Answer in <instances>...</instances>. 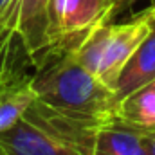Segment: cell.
Segmentation results:
<instances>
[{
  "mask_svg": "<svg viewBox=\"0 0 155 155\" xmlns=\"http://www.w3.org/2000/svg\"><path fill=\"white\" fill-rule=\"evenodd\" d=\"M40 101L69 116L108 123L117 117L119 99L114 88L78 61L74 49H49L31 76Z\"/></svg>",
  "mask_w": 155,
  "mask_h": 155,
  "instance_id": "6da1fadb",
  "label": "cell"
},
{
  "mask_svg": "<svg viewBox=\"0 0 155 155\" xmlns=\"http://www.w3.org/2000/svg\"><path fill=\"white\" fill-rule=\"evenodd\" d=\"M152 27L153 20L150 9L123 24L105 22L92 29L88 36L74 47V54L87 71L114 88L124 63L148 36Z\"/></svg>",
  "mask_w": 155,
  "mask_h": 155,
  "instance_id": "7a4b0ae2",
  "label": "cell"
},
{
  "mask_svg": "<svg viewBox=\"0 0 155 155\" xmlns=\"http://www.w3.org/2000/svg\"><path fill=\"white\" fill-rule=\"evenodd\" d=\"M119 9L116 0H51V49H74L92 29L110 20Z\"/></svg>",
  "mask_w": 155,
  "mask_h": 155,
  "instance_id": "3957f363",
  "label": "cell"
},
{
  "mask_svg": "<svg viewBox=\"0 0 155 155\" xmlns=\"http://www.w3.org/2000/svg\"><path fill=\"white\" fill-rule=\"evenodd\" d=\"M24 117L40 124L41 128H45L47 132H51L52 135H56L58 139H61L63 143L72 146L79 153L92 155V152H94V143H96V135H97L101 123L69 116V114L40 101L38 97L25 110Z\"/></svg>",
  "mask_w": 155,
  "mask_h": 155,
  "instance_id": "277c9868",
  "label": "cell"
},
{
  "mask_svg": "<svg viewBox=\"0 0 155 155\" xmlns=\"http://www.w3.org/2000/svg\"><path fill=\"white\" fill-rule=\"evenodd\" d=\"M2 155H83L40 124L20 117L13 126L0 132Z\"/></svg>",
  "mask_w": 155,
  "mask_h": 155,
  "instance_id": "5b68a950",
  "label": "cell"
},
{
  "mask_svg": "<svg viewBox=\"0 0 155 155\" xmlns=\"http://www.w3.org/2000/svg\"><path fill=\"white\" fill-rule=\"evenodd\" d=\"M36 99L31 76L16 67L0 72V132L13 126Z\"/></svg>",
  "mask_w": 155,
  "mask_h": 155,
  "instance_id": "8992f818",
  "label": "cell"
},
{
  "mask_svg": "<svg viewBox=\"0 0 155 155\" xmlns=\"http://www.w3.org/2000/svg\"><path fill=\"white\" fill-rule=\"evenodd\" d=\"M152 81H155V24L148 36L124 63L117 76L114 92L121 103V99H124L128 94L146 87Z\"/></svg>",
  "mask_w": 155,
  "mask_h": 155,
  "instance_id": "52a82bcc",
  "label": "cell"
},
{
  "mask_svg": "<svg viewBox=\"0 0 155 155\" xmlns=\"http://www.w3.org/2000/svg\"><path fill=\"white\" fill-rule=\"evenodd\" d=\"M143 134L116 117L99 126L92 155H148Z\"/></svg>",
  "mask_w": 155,
  "mask_h": 155,
  "instance_id": "ba28073f",
  "label": "cell"
},
{
  "mask_svg": "<svg viewBox=\"0 0 155 155\" xmlns=\"http://www.w3.org/2000/svg\"><path fill=\"white\" fill-rule=\"evenodd\" d=\"M117 119L139 128L143 132L155 130V87L148 83L146 87L128 94L121 99L117 108Z\"/></svg>",
  "mask_w": 155,
  "mask_h": 155,
  "instance_id": "9c48e42d",
  "label": "cell"
},
{
  "mask_svg": "<svg viewBox=\"0 0 155 155\" xmlns=\"http://www.w3.org/2000/svg\"><path fill=\"white\" fill-rule=\"evenodd\" d=\"M143 141H144V146L148 150V155H155V130L153 132H144Z\"/></svg>",
  "mask_w": 155,
  "mask_h": 155,
  "instance_id": "30bf717a",
  "label": "cell"
},
{
  "mask_svg": "<svg viewBox=\"0 0 155 155\" xmlns=\"http://www.w3.org/2000/svg\"><path fill=\"white\" fill-rule=\"evenodd\" d=\"M9 2H11V0H0V16L4 15V11H5V7L9 5Z\"/></svg>",
  "mask_w": 155,
  "mask_h": 155,
  "instance_id": "8fae6325",
  "label": "cell"
},
{
  "mask_svg": "<svg viewBox=\"0 0 155 155\" xmlns=\"http://www.w3.org/2000/svg\"><path fill=\"white\" fill-rule=\"evenodd\" d=\"M150 15H152V20H153V24H155V4L150 7Z\"/></svg>",
  "mask_w": 155,
  "mask_h": 155,
  "instance_id": "7c38bea8",
  "label": "cell"
},
{
  "mask_svg": "<svg viewBox=\"0 0 155 155\" xmlns=\"http://www.w3.org/2000/svg\"><path fill=\"white\" fill-rule=\"evenodd\" d=\"M117 4H119V5H121V7H123V4H121V0H116Z\"/></svg>",
  "mask_w": 155,
  "mask_h": 155,
  "instance_id": "4fadbf2b",
  "label": "cell"
},
{
  "mask_svg": "<svg viewBox=\"0 0 155 155\" xmlns=\"http://www.w3.org/2000/svg\"><path fill=\"white\" fill-rule=\"evenodd\" d=\"M124 2H126V0H121V4H124Z\"/></svg>",
  "mask_w": 155,
  "mask_h": 155,
  "instance_id": "5bb4252c",
  "label": "cell"
},
{
  "mask_svg": "<svg viewBox=\"0 0 155 155\" xmlns=\"http://www.w3.org/2000/svg\"><path fill=\"white\" fill-rule=\"evenodd\" d=\"M152 85H153V87H155V81H152Z\"/></svg>",
  "mask_w": 155,
  "mask_h": 155,
  "instance_id": "9a60e30c",
  "label": "cell"
},
{
  "mask_svg": "<svg viewBox=\"0 0 155 155\" xmlns=\"http://www.w3.org/2000/svg\"><path fill=\"white\" fill-rule=\"evenodd\" d=\"M0 155H2V153H0Z\"/></svg>",
  "mask_w": 155,
  "mask_h": 155,
  "instance_id": "2e32d148",
  "label": "cell"
}]
</instances>
